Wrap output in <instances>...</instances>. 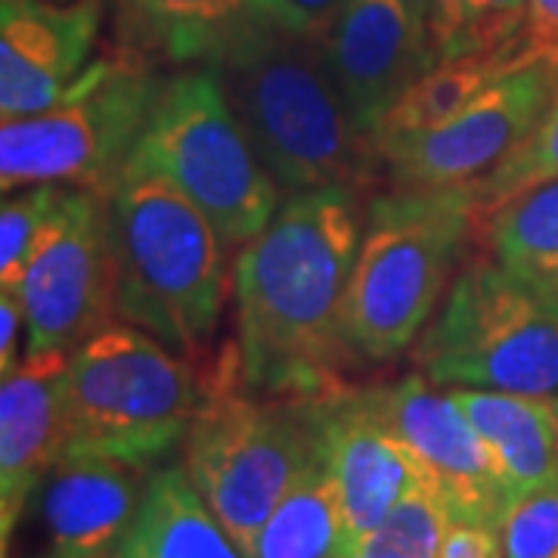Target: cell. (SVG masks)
<instances>
[{
  "label": "cell",
  "instance_id": "1",
  "mask_svg": "<svg viewBox=\"0 0 558 558\" xmlns=\"http://www.w3.org/2000/svg\"><path fill=\"white\" fill-rule=\"evenodd\" d=\"M357 190L289 193L233 260L242 381L274 398H323L344 388L354 357L341 311L360 236Z\"/></svg>",
  "mask_w": 558,
  "mask_h": 558
},
{
  "label": "cell",
  "instance_id": "2",
  "mask_svg": "<svg viewBox=\"0 0 558 558\" xmlns=\"http://www.w3.org/2000/svg\"><path fill=\"white\" fill-rule=\"evenodd\" d=\"M211 62L260 165L286 196L319 186L357 190L373 174L376 153L348 116L319 35L260 3Z\"/></svg>",
  "mask_w": 558,
  "mask_h": 558
},
{
  "label": "cell",
  "instance_id": "3",
  "mask_svg": "<svg viewBox=\"0 0 558 558\" xmlns=\"http://www.w3.org/2000/svg\"><path fill=\"white\" fill-rule=\"evenodd\" d=\"M106 202L119 319L199 357L220 326L230 248L215 223L149 168L128 161Z\"/></svg>",
  "mask_w": 558,
  "mask_h": 558
},
{
  "label": "cell",
  "instance_id": "4",
  "mask_svg": "<svg viewBox=\"0 0 558 558\" xmlns=\"http://www.w3.org/2000/svg\"><path fill=\"white\" fill-rule=\"evenodd\" d=\"M481 230L475 183L391 190L366 205L341 329L354 357L385 363L432 323Z\"/></svg>",
  "mask_w": 558,
  "mask_h": 558
},
{
  "label": "cell",
  "instance_id": "5",
  "mask_svg": "<svg viewBox=\"0 0 558 558\" xmlns=\"http://www.w3.org/2000/svg\"><path fill=\"white\" fill-rule=\"evenodd\" d=\"M180 447L186 475L248 556L274 506L323 453L317 398L252 391L242 381L233 341L208 369L199 410Z\"/></svg>",
  "mask_w": 558,
  "mask_h": 558
},
{
  "label": "cell",
  "instance_id": "6",
  "mask_svg": "<svg viewBox=\"0 0 558 558\" xmlns=\"http://www.w3.org/2000/svg\"><path fill=\"white\" fill-rule=\"evenodd\" d=\"M205 379L156 336L116 319L69 357L62 379L65 450L153 469L199 410Z\"/></svg>",
  "mask_w": 558,
  "mask_h": 558
},
{
  "label": "cell",
  "instance_id": "7",
  "mask_svg": "<svg viewBox=\"0 0 558 558\" xmlns=\"http://www.w3.org/2000/svg\"><path fill=\"white\" fill-rule=\"evenodd\" d=\"M410 354L438 388L558 398V292L475 252Z\"/></svg>",
  "mask_w": 558,
  "mask_h": 558
},
{
  "label": "cell",
  "instance_id": "8",
  "mask_svg": "<svg viewBox=\"0 0 558 558\" xmlns=\"http://www.w3.org/2000/svg\"><path fill=\"white\" fill-rule=\"evenodd\" d=\"M131 165L171 180L215 223L230 252L255 240L282 202L223 94L215 62L161 75Z\"/></svg>",
  "mask_w": 558,
  "mask_h": 558
},
{
  "label": "cell",
  "instance_id": "9",
  "mask_svg": "<svg viewBox=\"0 0 558 558\" xmlns=\"http://www.w3.org/2000/svg\"><path fill=\"white\" fill-rule=\"evenodd\" d=\"M159 84V69L116 50L90 62L57 106L3 121V193L38 183L109 193L137 149Z\"/></svg>",
  "mask_w": 558,
  "mask_h": 558
},
{
  "label": "cell",
  "instance_id": "10",
  "mask_svg": "<svg viewBox=\"0 0 558 558\" xmlns=\"http://www.w3.org/2000/svg\"><path fill=\"white\" fill-rule=\"evenodd\" d=\"M13 292L25 307V354H75L90 336L119 319L106 193L62 190Z\"/></svg>",
  "mask_w": 558,
  "mask_h": 558
},
{
  "label": "cell",
  "instance_id": "11",
  "mask_svg": "<svg viewBox=\"0 0 558 558\" xmlns=\"http://www.w3.org/2000/svg\"><path fill=\"white\" fill-rule=\"evenodd\" d=\"M556 81L558 69L546 62L515 65L438 128L379 140L376 161L398 190L475 183L537 128L556 94Z\"/></svg>",
  "mask_w": 558,
  "mask_h": 558
},
{
  "label": "cell",
  "instance_id": "12",
  "mask_svg": "<svg viewBox=\"0 0 558 558\" xmlns=\"http://www.w3.org/2000/svg\"><path fill=\"white\" fill-rule=\"evenodd\" d=\"M373 403L418 462L428 490L453 519L499 524L509 490L472 422L425 376L369 388Z\"/></svg>",
  "mask_w": 558,
  "mask_h": 558
},
{
  "label": "cell",
  "instance_id": "13",
  "mask_svg": "<svg viewBox=\"0 0 558 558\" xmlns=\"http://www.w3.org/2000/svg\"><path fill=\"white\" fill-rule=\"evenodd\" d=\"M319 44L348 116L369 146L403 90L438 62L428 22L403 0H348Z\"/></svg>",
  "mask_w": 558,
  "mask_h": 558
},
{
  "label": "cell",
  "instance_id": "14",
  "mask_svg": "<svg viewBox=\"0 0 558 558\" xmlns=\"http://www.w3.org/2000/svg\"><path fill=\"white\" fill-rule=\"evenodd\" d=\"M109 0H0L3 121L44 112L90 69Z\"/></svg>",
  "mask_w": 558,
  "mask_h": 558
},
{
  "label": "cell",
  "instance_id": "15",
  "mask_svg": "<svg viewBox=\"0 0 558 558\" xmlns=\"http://www.w3.org/2000/svg\"><path fill=\"white\" fill-rule=\"evenodd\" d=\"M323 453L339 487L351 546L376 531L425 484L407 444L385 422L369 388H339L317 398Z\"/></svg>",
  "mask_w": 558,
  "mask_h": 558
},
{
  "label": "cell",
  "instance_id": "16",
  "mask_svg": "<svg viewBox=\"0 0 558 558\" xmlns=\"http://www.w3.org/2000/svg\"><path fill=\"white\" fill-rule=\"evenodd\" d=\"M153 469L62 453L38 487L40 558H119Z\"/></svg>",
  "mask_w": 558,
  "mask_h": 558
},
{
  "label": "cell",
  "instance_id": "17",
  "mask_svg": "<svg viewBox=\"0 0 558 558\" xmlns=\"http://www.w3.org/2000/svg\"><path fill=\"white\" fill-rule=\"evenodd\" d=\"M65 351L25 354L0 381V531L3 549L16 534L32 497L65 450L62 379Z\"/></svg>",
  "mask_w": 558,
  "mask_h": 558
},
{
  "label": "cell",
  "instance_id": "18",
  "mask_svg": "<svg viewBox=\"0 0 558 558\" xmlns=\"http://www.w3.org/2000/svg\"><path fill=\"white\" fill-rule=\"evenodd\" d=\"M264 0H109L116 50L153 69L211 62Z\"/></svg>",
  "mask_w": 558,
  "mask_h": 558
},
{
  "label": "cell",
  "instance_id": "19",
  "mask_svg": "<svg viewBox=\"0 0 558 558\" xmlns=\"http://www.w3.org/2000/svg\"><path fill=\"white\" fill-rule=\"evenodd\" d=\"M450 395L484 440L509 497L558 475V418L553 400L484 388H450Z\"/></svg>",
  "mask_w": 558,
  "mask_h": 558
},
{
  "label": "cell",
  "instance_id": "20",
  "mask_svg": "<svg viewBox=\"0 0 558 558\" xmlns=\"http://www.w3.org/2000/svg\"><path fill=\"white\" fill-rule=\"evenodd\" d=\"M119 558H248L202 499L183 462L153 469Z\"/></svg>",
  "mask_w": 558,
  "mask_h": 558
},
{
  "label": "cell",
  "instance_id": "21",
  "mask_svg": "<svg viewBox=\"0 0 558 558\" xmlns=\"http://www.w3.org/2000/svg\"><path fill=\"white\" fill-rule=\"evenodd\" d=\"M351 549L339 487L319 453L260 524L248 558H336Z\"/></svg>",
  "mask_w": 558,
  "mask_h": 558
},
{
  "label": "cell",
  "instance_id": "22",
  "mask_svg": "<svg viewBox=\"0 0 558 558\" xmlns=\"http://www.w3.org/2000/svg\"><path fill=\"white\" fill-rule=\"evenodd\" d=\"M527 60L521 50L509 53H462L450 60L435 62L422 78H416L400 97L391 112L381 121L376 143L385 137H403V134H422L462 112L469 102L478 97L487 84H494L509 69L524 65ZM373 143V149H376Z\"/></svg>",
  "mask_w": 558,
  "mask_h": 558
},
{
  "label": "cell",
  "instance_id": "23",
  "mask_svg": "<svg viewBox=\"0 0 558 558\" xmlns=\"http://www.w3.org/2000/svg\"><path fill=\"white\" fill-rule=\"evenodd\" d=\"M481 230L487 252L506 270L558 292V180L506 202Z\"/></svg>",
  "mask_w": 558,
  "mask_h": 558
},
{
  "label": "cell",
  "instance_id": "24",
  "mask_svg": "<svg viewBox=\"0 0 558 558\" xmlns=\"http://www.w3.org/2000/svg\"><path fill=\"white\" fill-rule=\"evenodd\" d=\"M549 180H558V81L556 94L546 106L543 119L537 121V128L521 140L494 171L475 180L481 223L506 202H512L521 193L534 190L539 183H549Z\"/></svg>",
  "mask_w": 558,
  "mask_h": 558
},
{
  "label": "cell",
  "instance_id": "25",
  "mask_svg": "<svg viewBox=\"0 0 558 558\" xmlns=\"http://www.w3.org/2000/svg\"><path fill=\"white\" fill-rule=\"evenodd\" d=\"M450 512L440 499L422 487L400 502L376 531L351 546L357 558H438L440 537Z\"/></svg>",
  "mask_w": 558,
  "mask_h": 558
},
{
  "label": "cell",
  "instance_id": "26",
  "mask_svg": "<svg viewBox=\"0 0 558 558\" xmlns=\"http://www.w3.org/2000/svg\"><path fill=\"white\" fill-rule=\"evenodd\" d=\"M60 183H38L7 193L0 208V289H16L47 220L62 199Z\"/></svg>",
  "mask_w": 558,
  "mask_h": 558
},
{
  "label": "cell",
  "instance_id": "27",
  "mask_svg": "<svg viewBox=\"0 0 558 558\" xmlns=\"http://www.w3.org/2000/svg\"><path fill=\"white\" fill-rule=\"evenodd\" d=\"M497 531L502 558H558V475L509 499Z\"/></svg>",
  "mask_w": 558,
  "mask_h": 558
},
{
  "label": "cell",
  "instance_id": "28",
  "mask_svg": "<svg viewBox=\"0 0 558 558\" xmlns=\"http://www.w3.org/2000/svg\"><path fill=\"white\" fill-rule=\"evenodd\" d=\"M524 20H527V0H472L462 53L521 50Z\"/></svg>",
  "mask_w": 558,
  "mask_h": 558
},
{
  "label": "cell",
  "instance_id": "29",
  "mask_svg": "<svg viewBox=\"0 0 558 558\" xmlns=\"http://www.w3.org/2000/svg\"><path fill=\"white\" fill-rule=\"evenodd\" d=\"M438 558H502L497 524L469 519H447Z\"/></svg>",
  "mask_w": 558,
  "mask_h": 558
},
{
  "label": "cell",
  "instance_id": "30",
  "mask_svg": "<svg viewBox=\"0 0 558 558\" xmlns=\"http://www.w3.org/2000/svg\"><path fill=\"white\" fill-rule=\"evenodd\" d=\"M521 50L527 60L558 69V0H527Z\"/></svg>",
  "mask_w": 558,
  "mask_h": 558
},
{
  "label": "cell",
  "instance_id": "31",
  "mask_svg": "<svg viewBox=\"0 0 558 558\" xmlns=\"http://www.w3.org/2000/svg\"><path fill=\"white\" fill-rule=\"evenodd\" d=\"M469 13H472V0H432L428 32H432V47H435L438 62L462 57Z\"/></svg>",
  "mask_w": 558,
  "mask_h": 558
},
{
  "label": "cell",
  "instance_id": "32",
  "mask_svg": "<svg viewBox=\"0 0 558 558\" xmlns=\"http://www.w3.org/2000/svg\"><path fill=\"white\" fill-rule=\"evenodd\" d=\"M344 3L348 0H264V7L277 13L279 20L314 35H323L329 28V22L344 10Z\"/></svg>",
  "mask_w": 558,
  "mask_h": 558
},
{
  "label": "cell",
  "instance_id": "33",
  "mask_svg": "<svg viewBox=\"0 0 558 558\" xmlns=\"http://www.w3.org/2000/svg\"><path fill=\"white\" fill-rule=\"evenodd\" d=\"M25 339V307L13 289L0 292V369L13 373L22 363L20 341Z\"/></svg>",
  "mask_w": 558,
  "mask_h": 558
},
{
  "label": "cell",
  "instance_id": "34",
  "mask_svg": "<svg viewBox=\"0 0 558 558\" xmlns=\"http://www.w3.org/2000/svg\"><path fill=\"white\" fill-rule=\"evenodd\" d=\"M416 16H422V20L428 22V16H432V0H403Z\"/></svg>",
  "mask_w": 558,
  "mask_h": 558
},
{
  "label": "cell",
  "instance_id": "35",
  "mask_svg": "<svg viewBox=\"0 0 558 558\" xmlns=\"http://www.w3.org/2000/svg\"><path fill=\"white\" fill-rule=\"evenodd\" d=\"M336 558H357V556H354L351 549H344V553H339V556H336Z\"/></svg>",
  "mask_w": 558,
  "mask_h": 558
},
{
  "label": "cell",
  "instance_id": "36",
  "mask_svg": "<svg viewBox=\"0 0 558 558\" xmlns=\"http://www.w3.org/2000/svg\"><path fill=\"white\" fill-rule=\"evenodd\" d=\"M553 407H556V418H558V398H553Z\"/></svg>",
  "mask_w": 558,
  "mask_h": 558
},
{
  "label": "cell",
  "instance_id": "37",
  "mask_svg": "<svg viewBox=\"0 0 558 558\" xmlns=\"http://www.w3.org/2000/svg\"><path fill=\"white\" fill-rule=\"evenodd\" d=\"M60 3H65V0H60Z\"/></svg>",
  "mask_w": 558,
  "mask_h": 558
}]
</instances>
